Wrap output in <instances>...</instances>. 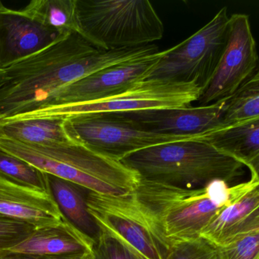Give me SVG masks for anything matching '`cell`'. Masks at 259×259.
<instances>
[{"label":"cell","mask_w":259,"mask_h":259,"mask_svg":"<svg viewBox=\"0 0 259 259\" xmlns=\"http://www.w3.org/2000/svg\"><path fill=\"white\" fill-rule=\"evenodd\" d=\"M0 214L36 229L65 219L51 193L14 183L0 176Z\"/></svg>","instance_id":"obj_16"},{"label":"cell","mask_w":259,"mask_h":259,"mask_svg":"<svg viewBox=\"0 0 259 259\" xmlns=\"http://www.w3.org/2000/svg\"><path fill=\"white\" fill-rule=\"evenodd\" d=\"M227 101L121 114L147 131L172 135H200L225 126Z\"/></svg>","instance_id":"obj_13"},{"label":"cell","mask_w":259,"mask_h":259,"mask_svg":"<svg viewBox=\"0 0 259 259\" xmlns=\"http://www.w3.org/2000/svg\"><path fill=\"white\" fill-rule=\"evenodd\" d=\"M218 248L222 259H259V231Z\"/></svg>","instance_id":"obj_25"},{"label":"cell","mask_w":259,"mask_h":259,"mask_svg":"<svg viewBox=\"0 0 259 259\" xmlns=\"http://www.w3.org/2000/svg\"><path fill=\"white\" fill-rule=\"evenodd\" d=\"M50 193L63 217L79 231L97 243L101 231L87 206L84 189L69 181L47 174Z\"/></svg>","instance_id":"obj_17"},{"label":"cell","mask_w":259,"mask_h":259,"mask_svg":"<svg viewBox=\"0 0 259 259\" xmlns=\"http://www.w3.org/2000/svg\"><path fill=\"white\" fill-rule=\"evenodd\" d=\"M6 8V6H4V5L3 4L1 1H0V15H1L2 12H3V9Z\"/></svg>","instance_id":"obj_28"},{"label":"cell","mask_w":259,"mask_h":259,"mask_svg":"<svg viewBox=\"0 0 259 259\" xmlns=\"http://www.w3.org/2000/svg\"><path fill=\"white\" fill-rule=\"evenodd\" d=\"M227 7L190 38L168 50L146 79L195 83L202 91L211 81L225 51L229 34Z\"/></svg>","instance_id":"obj_8"},{"label":"cell","mask_w":259,"mask_h":259,"mask_svg":"<svg viewBox=\"0 0 259 259\" xmlns=\"http://www.w3.org/2000/svg\"><path fill=\"white\" fill-rule=\"evenodd\" d=\"M96 242L66 219L52 226L39 228L23 243L0 252L1 255L32 257L75 256L95 252Z\"/></svg>","instance_id":"obj_15"},{"label":"cell","mask_w":259,"mask_h":259,"mask_svg":"<svg viewBox=\"0 0 259 259\" xmlns=\"http://www.w3.org/2000/svg\"><path fill=\"white\" fill-rule=\"evenodd\" d=\"M36 230L26 222L0 214V252L12 249L25 241Z\"/></svg>","instance_id":"obj_24"},{"label":"cell","mask_w":259,"mask_h":259,"mask_svg":"<svg viewBox=\"0 0 259 259\" xmlns=\"http://www.w3.org/2000/svg\"><path fill=\"white\" fill-rule=\"evenodd\" d=\"M98 259H137L124 246L101 232L95 246Z\"/></svg>","instance_id":"obj_26"},{"label":"cell","mask_w":259,"mask_h":259,"mask_svg":"<svg viewBox=\"0 0 259 259\" xmlns=\"http://www.w3.org/2000/svg\"><path fill=\"white\" fill-rule=\"evenodd\" d=\"M120 161L137 172L140 179L185 190L203 188L216 180L229 185L243 175L245 167L201 139L153 146Z\"/></svg>","instance_id":"obj_3"},{"label":"cell","mask_w":259,"mask_h":259,"mask_svg":"<svg viewBox=\"0 0 259 259\" xmlns=\"http://www.w3.org/2000/svg\"><path fill=\"white\" fill-rule=\"evenodd\" d=\"M229 187L226 182L216 180L203 188L185 190L140 179L134 194L171 246L200 237L204 228L226 203Z\"/></svg>","instance_id":"obj_5"},{"label":"cell","mask_w":259,"mask_h":259,"mask_svg":"<svg viewBox=\"0 0 259 259\" xmlns=\"http://www.w3.org/2000/svg\"><path fill=\"white\" fill-rule=\"evenodd\" d=\"M258 70L256 43L249 16L233 14L226 47L214 76L198 100L199 106L228 101Z\"/></svg>","instance_id":"obj_10"},{"label":"cell","mask_w":259,"mask_h":259,"mask_svg":"<svg viewBox=\"0 0 259 259\" xmlns=\"http://www.w3.org/2000/svg\"><path fill=\"white\" fill-rule=\"evenodd\" d=\"M201 140L245 166L259 152V117L207 132Z\"/></svg>","instance_id":"obj_18"},{"label":"cell","mask_w":259,"mask_h":259,"mask_svg":"<svg viewBox=\"0 0 259 259\" xmlns=\"http://www.w3.org/2000/svg\"><path fill=\"white\" fill-rule=\"evenodd\" d=\"M158 52L155 44L103 51L71 33L41 51L0 68V120L44 106L61 88L103 68Z\"/></svg>","instance_id":"obj_1"},{"label":"cell","mask_w":259,"mask_h":259,"mask_svg":"<svg viewBox=\"0 0 259 259\" xmlns=\"http://www.w3.org/2000/svg\"><path fill=\"white\" fill-rule=\"evenodd\" d=\"M77 33L99 50L150 45L164 33L162 20L148 0H76Z\"/></svg>","instance_id":"obj_4"},{"label":"cell","mask_w":259,"mask_h":259,"mask_svg":"<svg viewBox=\"0 0 259 259\" xmlns=\"http://www.w3.org/2000/svg\"><path fill=\"white\" fill-rule=\"evenodd\" d=\"M259 117V70L227 101L225 126Z\"/></svg>","instance_id":"obj_21"},{"label":"cell","mask_w":259,"mask_h":259,"mask_svg":"<svg viewBox=\"0 0 259 259\" xmlns=\"http://www.w3.org/2000/svg\"><path fill=\"white\" fill-rule=\"evenodd\" d=\"M64 120L72 139L118 161L143 149L201 139L203 135L187 136L150 132L121 114H85Z\"/></svg>","instance_id":"obj_9"},{"label":"cell","mask_w":259,"mask_h":259,"mask_svg":"<svg viewBox=\"0 0 259 259\" xmlns=\"http://www.w3.org/2000/svg\"><path fill=\"white\" fill-rule=\"evenodd\" d=\"M259 231V181L229 187L228 200L201 233L200 237L218 247Z\"/></svg>","instance_id":"obj_12"},{"label":"cell","mask_w":259,"mask_h":259,"mask_svg":"<svg viewBox=\"0 0 259 259\" xmlns=\"http://www.w3.org/2000/svg\"><path fill=\"white\" fill-rule=\"evenodd\" d=\"M166 259H222L217 246L202 237L173 243Z\"/></svg>","instance_id":"obj_23"},{"label":"cell","mask_w":259,"mask_h":259,"mask_svg":"<svg viewBox=\"0 0 259 259\" xmlns=\"http://www.w3.org/2000/svg\"><path fill=\"white\" fill-rule=\"evenodd\" d=\"M0 136L36 145L76 141L68 135L64 119L0 120Z\"/></svg>","instance_id":"obj_19"},{"label":"cell","mask_w":259,"mask_h":259,"mask_svg":"<svg viewBox=\"0 0 259 259\" xmlns=\"http://www.w3.org/2000/svg\"><path fill=\"white\" fill-rule=\"evenodd\" d=\"M65 36L21 10L6 7L0 15V68L26 59Z\"/></svg>","instance_id":"obj_14"},{"label":"cell","mask_w":259,"mask_h":259,"mask_svg":"<svg viewBox=\"0 0 259 259\" xmlns=\"http://www.w3.org/2000/svg\"><path fill=\"white\" fill-rule=\"evenodd\" d=\"M162 55L163 51H158L138 60L96 71L61 88L41 107L88 103L110 97L145 80Z\"/></svg>","instance_id":"obj_11"},{"label":"cell","mask_w":259,"mask_h":259,"mask_svg":"<svg viewBox=\"0 0 259 259\" xmlns=\"http://www.w3.org/2000/svg\"><path fill=\"white\" fill-rule=\"evenodd\" d=\"M245 167H248L250 170L251 176L255 177L259 181V152L246 163Z\"/></svg>","instance_id":"obj_27"},{"label":"cell","mask_w":259,"mask_h":259,"mask_svg":"<svg viewBox=\"0 0 259 259\" xmlns=\"http://www.w3.org/2000/svg\"><path fill=\"white\" fill-rule=\"evenodd\" d=\"M0 149L88 192L128 196L140 182L138 173L121 161L77 141L36 145L0 136Z\"/></svg>","instance_id":"obj_2"},{"label":"cell","mask_w":259,"mask_h":259,"mask_svg":"<svg viewBox=\"0 0 259 259\" xmlns=\"http://www.w3.org/2000/svg\"><path fill=\"white\" fill-rule=\"evenodd\" d=\"M0 176L18 185L50 193L47 173L1 149Z\"/></svg>","instance_id":"obj_22"},{"label":"cell","mask_w":259,"mask_h":259,"mask_svg":"<svg viewBox=\"0 0 259 259\" xmlns=\"http://www.w3.org/2000/svg\"><path fill=\"white\" fill-rule=\"evenodd\" d=\"M86 202L101 232L121 243L137 259H166L170 243L134 193L116 196L88 192Z\"/></svg>","instance_id":"obj_7"},{"label":"cell","mask_w":259,"mask_h":259,"mask_svg":"<svg viewBox=\"0 0 259 259\" xmlns=\"http://www.w3.org/2000/svg\"><path fill=\"white\" fill-rule=\"evenodd\" d=\"M202 93V88L195 83L145 79L97 101L44 106L3 120L67 119L85 114H124L148 109L187 107L198 102Z\"/></svg>","instance_id":"obj_6"},{"label":"cell","mask_w":259,"mask_h":259,"mask_svg":"<svg viewBox=\"0 0 259 259\" xmlns=\"http://www.w3.org/2000/svg\"><path fill=\"white\" fill-rule=\"evenodd\" d=\"M0 259H6V258H3V257H0Z\"/></svg>","instance_id":"obj_29"},{"label":"cell","mask_w":259,"mask_h":259,"mask_svg":"<svg viewBox=\"0 0 259 259\" xmlns=\"http://www.w3.org/2000/svg\"><path fill=\"white\" fill-rule=\"evenodd\" d=\"M21 12L62 36L77 33L76 0H33Z\"/></svg>","instance_id":"obj_20"}]
</instances>
